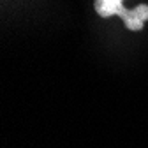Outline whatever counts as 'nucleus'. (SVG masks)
<instances>
[{
    "mask_svg": "<svg viewBox=\"0 0 148 148\" xmlns=\"http://www.w3.org/2000/svg\"><path fill=\"white\" fill-rule=\"evenodd\" d=\"M94 9L101 18L120 16L125 27L132 32L143 30L145 21H148V5L141 4L134 9H125L123 0H94Z\"/></svg>",
    "mask_w": 148,
    "mask_h": 148,
    "instance_id": "f257e3e1",
    "label": "nucleus"
}]
</instances>
